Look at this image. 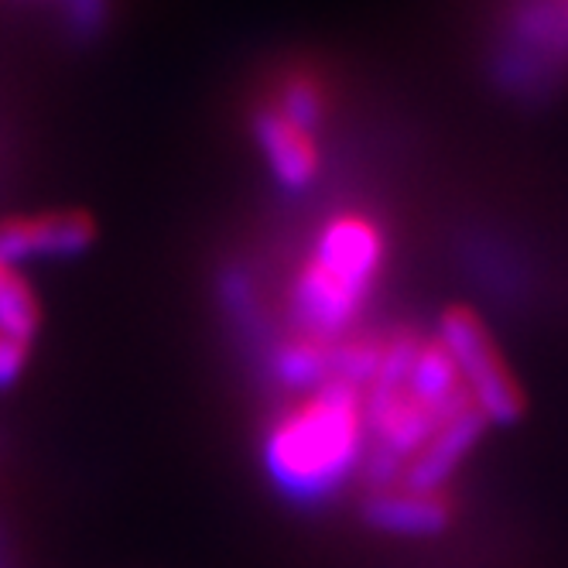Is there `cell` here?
Returning a JSON list of instances; mask_svg holds the SVG:
<instances>
[{"mask_svg": "<svg viewBox=\"0 0 568 568\" xmlns=\"http://www.w3.org/2000/svg\"><path fill=\"white\" fill-rule=\"evenodd\" d=\"M93 236V220L75 210L11 216L0 220V264L18 267L21 261L31 257H69L87 251Z\"/></svg>", "mask_w": 568, "mask_h": 568, "instance_id": "277c9868", "label": "cell"}, {"mask_svg": "<svg viewBox=\"0 0 568 568\" xmlns=\"http://www.w3.org/2000/svg\"><path fill=\"white\" fill-rule=\"evenodd\" d=\"M254 141L267 161L277 185L302 192L315 182L322 169V154L315 144V131L295 124L277 106H261L254 116Z\"/></svg>", "mask_w": 568, "mask_h": 568, "instance_id": "5b68a950", "label": "cell"}, {"mask_svg": "<svg viewBox=\"0 0 568 568\" xmlns=\"http://www.w3.org/2000/svg\"><path fill=\"white\" fill-rule=\"evenodd\" d=\"M435 339L453 356L469 400L476 404V412L486 422L507 425V422L520 418L524 394L517 387V377L510 374L497 339L490 336V329L483 326V318L473 308H466V305L445 308L438 315Z\"/></svg>", "mask_w": 568, "mask_h": 568, "instance_id": "3957f363", "label": "cell"}, {"mask_svg": "<svg viewBox=\"0 0 568 568\" xmlns=\"http://www.w3.org/2000/svg\"><path fill=\"white\" fill-rule=\"evenodd\" d=\"M363 517L371 527L397 538H432L453 524V497L449 494H425L408 486H381L371 490L363 504Z\"/></svg>", "mask_w": 568, "mask_h": 568, "instance_id": "8992f818", "label": "cell"}, {"mask_svg": "<svg viewBox=\"0 0 568 568\" xmlns=\"http://www.w3.org/2000/svg\"><path fill=\"white\" fill-rule=\"evenodd\" d=\"M367 459L363 390L329 381L298 394L264 435V469L284 497L315 504L336 497Z\"/></svg>", "mask_w": 568, "mask_h": 568, "instance_id": "7a4b0ae2", "label": "cell"}, {"mask_svg": "<svg viewBox=\"0 0 568 568\" xmlns=\"http://www.w3.org/2000/svg\"><path fill=\"white\" fill-rule=\"evenodd\" d=\"M271 106H277L284 116L295 120V124H302L308 131H318L322 116H326V93L318 90L315 79L292 75L288 83L281 87V93H277V100Z\"/></svg>", "mask_w": 568, "mask_h": 568, "instance_id": "52a82bcc", "label": "cell"}, {"mask_svg": "<svg viewBox=\"0 0 568 568\" xmlns=\"http://www.w3.org/2000/svg\"><path fill=\"white\" fill-rule=\"evenodd\" d=\"M387 267V233L363 210L333 213L312 236L288 284L292 333L315 343H343L374 302Z\"/></svg>", "mask_w": 568, "mask_h": 568, "instance_id": "6da1fadb", "label": "cell"}, {"mask_svg": "<svg viewBox=\"0 0 568 568\" xmlns=\"http://www.w3.org/2000/svg\"><path fill=\"white\" fill-rule=\"evenodd\" d=\"M28 339L11 336V333H0V387L14 384L24 371V359H28Z\"/></svg>", "mask_w": 568, "mask_h": 568, "instance_id": "ba28073f", "label": "cell"}]
</instances>
